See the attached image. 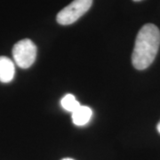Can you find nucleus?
<instances>
[{"instance_id":"5","label":"nucleus","mask_w":160,"mask_h":160,"mask_svg":"<svg viewBox=\"0 0 160 160\" xmlns=\"http://www.w3.org/2000/svg\"><path fill=\"white\" fill-rule=\"evenodd\" d=\"M92 114V109L89 107L80 105L74 112H72V121L76 126H84L89 122Z\"/></svg>"},{"instance_id":"8","label":"nucleus","mask_w":160,"mask_h":160,"mask_svg":"<svg viewBox=\"0 0 160 160\" xmlns=\"http://www.w3.org/2000/svg\"><path fill=\"white\" fill-rule=\"evenodd\" d=\"M62 160H74V159H72V158H63Z\"/></svg>"},{"instance_id":"7","label":"nucleus","mask_w":160,"mask_h":160,"mask_svg":"<svg viewBox=\"0 0 160 160\" xmlns=\"http://www.w3.org/2000/svg\"><path fill=\"white\" fill-rule=\"evenodd\" d=\"M157 130H158V132L160 133V121L158 122V126H157Z\"/></svg>"},{"instance_id":"2","label":"nucleus","mask_w":160,"mask_h":160,"mask_svg":"<svg viewBox=\"0 0 160 160\" xmlns=\"http://www.w3.org/2000/svg\"><path fill=\"white\" fill-rule=\"evenodd\" d=\"M37 46L29 38L17 42L12 47V57L15 63L22 69H28L37 57Z\"/></svg>"},{"instance_id":"3","label":"nucleus","mask_w":160,"mask_h":160,"mask_svg":"<svg viewBox=\"0 0 160 160\" xmlns=\"http://www.w3.org/2000/svg\"><path fill=\"white\" fill-rule=\"evenodd\" d=\"M92 0H73L69 6L58 12L56 21L61 25H70L76 22L90 9Z\"/></svg>"},{"instance_id":"9","label":"nucleus","mask_w":160,"mask_h":160,"mask_svg":"<svg viewBox=\"0 0 160 160\" xmlns=\"http://www.w3.org/2000/svg\"><path fill=\"white\" fill-rule=\"evenodd\" d=\"M133 1H135V2H139V1H142V0H133Z\"/></svg>"},{"instance_id":"4","label":"nucleus","mask_w":160,"mask_h":160,"mask_svg":"<svg viewBox=\"0 0 160 160\" xmlns=\"http://www.w3.org/2000/svg\"><path fill=\"white\" fill-rule=\"evenodd\" d=\"M15 73L14 63L10 58L0 56V81L2 83H9L13 79Z\"/></svg>"},{"instance_id":"6","label":"nucleus","mask_w":160,"mask_h":160,"mask_svg":"<svg viewBox=\"0 0 160 160\" xmlns=\"http://www.w3.org/2000/svg\"><path fill=\"white\" fill-rule=\"evenodd\" d=\"M61 104L62 106V108L66 110H68L69 112H74L76 109H78L80 106V103L76 99L73 94L68 93L66 94L61 101Z\"/></svg>"},{"instance_id":"1","label":"nucleus","mask_w":160,"mask_h":160,"mask_svg":"<svg viewBox=\"0 0 160 160\" xmlns=\"http://www.w3.org/2000/svg\"><path fill=\"white\" fill-rule=\"evenodd\" d=\"M160 46V31L152 24H145L138 32L132 62L133 67L139 70L147 69L154 62Z\"/></svg>"}]
</instances>
